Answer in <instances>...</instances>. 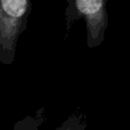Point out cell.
<instances>
[{"label":"cell","mask_w":130,"mask_h":130,"mask_svg":"<svg viewBox=\"0 0 130 130\" xmlns=\"http://www.w3.org/2000/svg\"><path fill=\"white\" fill-rule=\"evenodd\" d=\"M108 0H67L65 8V26L67 39L74 23L83 19L86 28V46L94 49L102 45L109 23Z\"/></svg>","instance_id":"cell-2"},{"label":"cell","mask_w":130,"mask_h":130,"mask_svg":"<svg viewBox=\"0 0 130 130\" xmlns=\"http://www.w3.org/2000/svg\"><path fill=\"white\" fill-rule=\"evenodd\" d=\"M31 10L30 0H0V64L14 63L18 39L27 28Z\"/></svg>","instance_id":"cell-1"},{"label":"cell","mask_w":130,"mask_h":130,"mask_svg":"<svg viewBox=\"0 0 130 130\" xmlns=\"http://www.w3.org/2000/svg\"><path fill=\"white\" fill-rule=\"evenodd\" d=\"M85 117L83 113L79 112V109H76L55 130H79L80 124Z\"/></svg>","instance_id":"cell-4"},{"label":"cell","mask_w":130,"mask_h":130,"mask_svg":"<svg viewBox=\"0 0 130 130\" xmlns=\"http://www.w3.org/2000/svg\"><path fill=\"white\" fill-rule=\"evenodd\" d=\"M79 130H87V119H86V117L81 122L80 127H79Z\"/></svg>","instance_id":"cell-5"},{"label":"cell","mask_w":130,"mask_h":130,"mask_svg":"<svg viewBox=\"0 0 130 130\" xmlns=\"http://www.w3.org/2000/svg\"><path fill=\"white\" fill-rule=\"evenodd\" d=\"M47 121V113L44 107H40L34 113L27 114L22 119L16 121L11 130H41Z\"/></svg>","instance_id":"cell-3"}]
</instances>
